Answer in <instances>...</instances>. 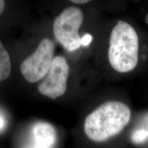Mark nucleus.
I'll return each mask as SVG.
<instances>
[{"label":"nucleus","instance_id":"12","mask_svg":"<svg viewBox=\"0 0 148 148\" xmlns=\"http://www.w3.org/2000/svg\"><path fill=\"white\" fill-rule=\"evenodd\" d=\"M3 119L0 117V128H1V127H3Z\"/></svg>","mask_w":148,"mask_h":148},{"label":"nucleus","instance_id":"2","mask_svg":"<svg viewBox=\"0 0 148 148\" xmlns=\"http://www.w3.org/2000/svg\"><path fill=\"white\" fill-rule=\"evenodd\" d=\"M108 60L111 66L119 73L135 69L138 60V38L132 25L119 20L110 33Z\"/></svg>","mask_w":148,"mask_h":148},{"label":"nucleus","instance_id":"13","mask_svg":"<svg viewBox=\"0 0 148 148\" xmlns=\"http://www.w3.org/2000/svg\"><path fill=\"white\" fill-rule=\"evenodd\" d=\"M145 21H146V23H147V25H148V13H147V14L145 16Z\"/></svg>","mask_w":148,"mask_h":148},{"label":"nucleus","instance_id":"9","mask_svg":"<svg viewBox=\"0 0 148 148\" xmlns=\"http://www.w3.org/2000/svg\"><path fill=\"white\" fill-rule=\"evenodd\" d=\"M92 36L90 34H86L82 38V45L87 46L89 45L92 40Z\"/></svg>","mask_w":148,"mask_h":148},{"label":"nucleus","instance_id":"4","mask_svg":"<svg viewBox=\"0 0 148 148\" xmlns=\"http://www.w3.org/2000/svg\"><path fill=\"white\" fill-rule=\"evenodd\" d=\"M54 44L49 38H44L36 51L24 60L21 64V72L27 82L34 83L47 74L52 64Z\"/></svg>","mask_w":148,"mask_h":148},{"label":"nucleus","instance_id":"6","mask_svg":"<svg viewBox=\"0 0 148 148\" xmlns=\"http://www.w3.org/2000/svg\"><path fill=\"white\" fill-rule=\"evenodd\" d=\"M34 146L32 148H55L57 134L54 127L46 122H39L32 129Z\"/></svg>","mask_w":148,"mask_h":148},{"label":"nucleus","instance_id":"3","mask_svg":"<svg viewBox=\"0 0 148 148\" xmlns=\"http://www.w3.org/2000/svg\"><path fill=\"white\" fill-rule=\"evenodd\" d=\"M84 15L82 11L77 7L64 9L56 18L53 30L56 39L68 51H75L82 45V38L79 28L82 25Z\"/></svg>","mask_w":148,"mask_h":148},{"label":"nucleus","instance_id":"10","mask_svg":"<svg viewBox=\"0 0 148 148\" xmlns=\"http://www.w3.org/2000/svg\"><path fill=\"white\" fill-rule=\"evenodd\" d=\"M71 1L72 3H88L89 1H88V0H72Z\"/></svg>","mask_w":148,"mask_h":148},{"label":"nucleus","instance_id":"1","mask_svg":"<svg viewBox=\"0 0 148 148\" xmlns=\"http://www.w3.org/2000/svg\"><path fill=\"white\" fill-rule=\"evenodd\" d=\"M130 116V110L125 103L118 101H107L86 116L84 132L92 141H106L123 130L129 123Z\"/></svg>","mask_w":148,"mask_h":148},{"label":"nucleus","instance_id":"7","mask_svg":"<svg viewBox=\"0 0 148 148\" xmlns=\"http://www.w3.org/2000/svg\"><path fill=\"white\" fill-rule=\"evenodd\" d=\"M11 71L10 56L0 40V82L8 78Z\"/></svg>","mask_w":148,"mask_h":148},{"label":"nucleus","instance_id":"5","mask_svg":"<svg viewBox=\"0 0 148 148\" xmlns=\"http://www.w3.org/2000/svg\"><path fill=\"white\" fill-rule=\"evenodd\" d=\"M69 73V66L65 58L61 56H56L45 79L38 86V91L52 99L60 97L66 90Z\"/></svg>","mask_w":148,"mask_h":148},{"label":"nucleus","instance_id":"8","mask_svg":"<svg viewBox=\"0 0 148 148\" xmlns=\"http://www.w3.org/2000/svg\"><path fill=\"white\" fill-rule=\"evenodd\" d=\"M148 138V131L145 129H138L134 130L131 136V140L134 143H141Z\"/></svg>","mask_w":148,"mask_h":148},{"label":"nucleus","instance_id":"11","mask_svg":"<svg viewBox=\"0 0 148 148\" xmlns=\"http://www.w3.org/2000/svg\"><path fill=\"white\" fill-rule=\"evenodd\" d=\"M4 6H5V2L3 1H1L0 0V14L3 12V9H4Z\"/></svg>","mask_w":148,"mask_h":148},{"label":"nucleus","instance_id":"14","mask_svg":"<svg viewBox=\"0 0 148 148\" xmlns=\"http://www.w3.org/2000/svg\"><path fill=\"white\" fill-rule=\"evenodd\" d=\"M147 131H148V129H147Z\"/></svg>","mask_w":148,"mask_h":148}]
</instances>
